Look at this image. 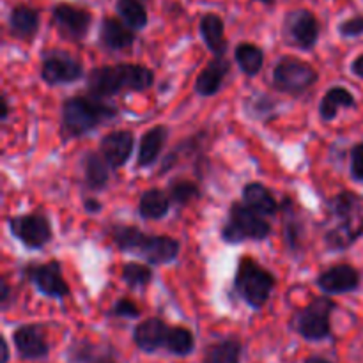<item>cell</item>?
Here are the masks:
<instances>
[{
    "mask_svg": "<svg viewBox=\"0 0 363 363\" xmlns=\"http://www.w3.org/2000/svg\"><path fill=\"white\" fill-rule=\"evenodd\" d=\"M110 169L112 167L106 163L103 155L98 152H87L84 156V179L85 186L91 191H99L106 188L110 181Z\"/></svg>",
    "mask_w": 363,
    "mask_h": 363,
    "instance_id": "obj_24",
    "label": "cell"
},
{
    "mask_svg": "<svg viewBox=\"0 0 363 363\" xmlns=\"http://www.w3.org/2000/svg\"><path fill=\"white\" fill-rule=\"evenodd\" d=\"M11 106H9V99H7L6 94H2V123H6L7 117H9Z\"/></svg>",
    "mask_w": 363,
    "mask_h": 363,
    "instance_id": "obj_41",
    "label": "cell"
},
{
    "mask_svg": "<svg viewBox=\"0 0 363 363\" xmlns=\"http://www.w3.org/2000/svg\"><path fill=\"white\" fill-rule=\"evenodd\" d=\"M52 20L59 34L66 41H82L89 34L92 23L91 11L73 4L60 2L53 6Z\"/></svg>",
    "mask_w": 363,
    "mask_h": 363,
    "instance_id": "obj_10",
    "label": "cell"
},
{
    "mask_svg": "<svg viewBox=\"0 0 363 363\" xmlns=\"http://www.w3.org/2000/svg\"><path fill=\"white\" fill-rule=\"evenodd\" d=\"M133 145L135 137L131 131L117 130L110 131L103 137L101 144H99V151H101L103 158L106 160V163L112 169H121L130 160L131 152H133Z\"/></svg>",
    "mask_w": 363,
    "mask_h": 363,
    "instance_id": "obj_15",
    "label": "cell"
},
{
    "mask_svg": "<svg viewBox=\"0 0 363 363\" xmlns=\"http://www.w3.org/2000/svg\"><path fill=\"white\" fill-rule=\"evenodd\" d=\"M257 2L264 4V6H273V4H275L277 0H257Z\"/></svg>",
    "mask_w": 363,
    "mask_h": 363,
    "instance_id": "obj_45",
    "label": "cell"
},
{
    "mask_svg": "<svg viewBox=\"0 0 363 363\" xmlns=\"http://www.w3.org/2000/svg\"><path fill=\"white\" fill-rule=\"evenodd\" d=\"M243 346L238 339H223L211 344L204 353V363H241Z\"/></svg>",
    "mask_w": 363,
    "mask_h": 363,
    "instance_id": "obj_27",
    "label": "cell"
},
{
    "mask_svg": "<svg viewBox=\"0 0 363 363\" xmlns=\"http://www.w3.org/2000/svg\"><path fill=\"white\" fill-rule=\"evenodd\" d=\"M234 59H236L238 66L243 71L247 77H255V74L261 73L262 64H264V53L259 48L257 45H252V43H241L236 46V52H234Z\"/></svg>",
    "mask_w": 363,
    "mask_h": 363,
    "instance_id": "obj_28",
    "label": "cell"
},
{
    "mask_svg": "<svg viewBox=\"0 0 363 363\" xmlns=\"http://www.w3.org/2000/svg\"><path fill=\"white\" fill-rule=\"evenodd\" d=\"M99 41L110 52H119V50H126L133 45L135 30L131 27H128L123 20L106 16L101 21Z\"/></svg>",
    "mask_w": 363,
    "mask_h": 363,
    "instance_id": "obj_19",
    "label": "cell"
},
{
    "mask_svg": "<svg viewBox=\"0 0 363 363\" xmlns=\"http://www.w3.org/2000/svg\"><path fill=\"white\" fill-rule=\"evenodd\" d=\"M230 71V62L225 57H215L204 69L199 73L197 80H195V92L199 96H215L216 92L222 89L223 80L229 74Z\"/></svg>",
    "mask_w": 363,
    "mask_h": 363,
    "instance_id": "obj_18",
    "label": "cell"
},
{
    "mask_svg": "<svg viewBox=\"0 0 363 363\" xmlns=\"http://www.w3.org/2000/svg\"><path fill=\"white\" fill-rule=\"evenodd\" d=\"M275 275L262 268L259 262L245 257L238 266L234 289L241 300L252 308H261L268 303L273 289H275Z\"/></svg>",
    "mask_w": 363,
    "mask_h": 363,
    "instance_id": "obj_4",
    "label": "cell"
},
{
    "mask_svg": "<svg viewBox=\"0 0 363 363\" xmlns=\"http://www.w3.org/2000/svg\"><path fill=\"white\" fill-rule=\"evenodd\" d=\"M155 73L142 64H116L94 67L87 73V91L94 98L105 99L123 91L142 92L152 87Z\"/></svg>",
    "mask_w": 363,
    "mask_h": 363,
    "instance_id": "obj_2",
    "label": "cell"
},
{
    "mask_svg": "<svg viewBox=\"0 0 363 363\" xmlns=\"http://www.w3.org/2000/svg\"><path fill=\"white\" fill-rule=\"evenodd\" d=\"M170 199L165 191L158 188L145 190L138 201V215L144 220H160L169 215Z\"/></svg>",
    "mask_w": 363,
    "mask_h": 363,
    "instance_id": "obj_25",
    "label": "cell"
},
{
    "mask_svg": "<svg viewBox=\"0 0 363 363\" xmlns=\"http://www.w3.org/2000/svg\"><path fill=\"white\" fill-rule=\"evenodd\" d=\"M351 176L358 183H363V142L351 149Z\"/></svg>",
    "mask_w": 363,
    "mask_h": 363,
    "instance_id": "obj_36",
    "label": "cell"
},
{
    "mask_svg": "<svg viewBox=\"0 0 363 363\" xmlns=\"http://www.w3.org/2000/svg\"><path fill=\"white\" fill-rule=\"evenodd\" d=\"M339 32L342 38H358L363 34V16H353L339 25Z\"/></svg>",
    "mask_w": 363,
    "mask_h": 363,
    "instance_id": "obj_37",
    "label": "cell"
},
{
    "mask_svg": "<svg viewBox=\"0 0 363 363\" xmlns=\"http://www.w3.org/2000/svg\"><path fill=\"white\" fill-rule=\"evenodd\" d=\"M92 363H117L116 360H113L112 357H108V354H101L99 353V357H96V360Z\"/></svg>",
    "mask_w": 363,
    "mask_h": 363,
    "instance_id": "obj_42",
    "label": "cell"
},
{
    "mask_svg": "<svg viewBox=\"0 0 363 363\" xmlns=\"http://www.w3.org/2000/svg\"><path fill=\"white\" fill-rule=\"evenodd\" d=\"M358 286H360V273L350 264H335L318 277V287L326 296L353 293Z\"/></svg>",
    "mask_w": 363,
    "mask_h": 363,
    "instance_id": "obj_14",
    "label": "cell"
},
{
    "mask_svg": "<svg viewBox=\"0 0 363 363\" xmlns=\"http://www.w3.org/2000/svg\"><path fill=\"white\" fill-rule=\"evenodd\" d=\"M167 138H169V128L163 126V124L145 131V133L142 135L140 145H138L137 167L147 169L152 163H156V160L160 158V152L165 147Z\"/></svg>",
    "mask_w": 363,
    "mask_h": 363,
    "instance_id": "obj_22",
    "label": "cell"
},
{
    "mask_svg": "<svg viewBox=\"0 0 363 363\" xmlns=\"http://www.w3.org/2000/svg\"><path fill=\"white\" fill-rule=\"evenodd\" d=\"M25 279L34 284L35 289L50 298L69 296L71 289L62 277V266L59 261L43 262V264H28L23 269Z\"/></svg>",
    "mask_w": 363,
    "mask_h": 363,
    "instance_id": "obj_11",
    "label": "cell"
},
{
    "mask_svg": "<svg viewBox=\"0 0 363 363\" xmlns=\"http://www.w3.org/2000/svg\"><path fill=\"white\" fill-rule=\"evenodd\" d=\"M84 208H85V211H87V213H99V211H101L103 204L98 201V199L87 197L84 201Z\"/></svg>",
    "mask_w": 363,
    "mask_h": 363,
    "instance_id": "obj_39",
    "label": "cell"
},
{
    "mask_svg": "<svg viewBox=\"0 0 363 363\" xmlns=\"http://www.w3.org/2000/svg\"><path fill=\"white\" fill-rule=\"evenodd\" d=\"M335 308L337 305L328 296H319L293 315L291 326L305 340L321 342L332 335V314Z\"/></svg>",
    "mask_w": 363,
    "mask_h": 363,
    "instance_id": "obj_6",
    "label": "cell"
},
{
    "mask_svg": "<svg viewBox=\"0 0 363 363\" xmlns=\"http://www.w3.org/2000/svg\"><path fill=\"white\" fill-rule=\"evenodd\" d=\"M121 279L131 289H142L151 284L152 269L140 262H126L121 269Z\"/></svg>",
    "mask_w": 363,
    "mask_h": 363,
    "instance_id": "obj_32",
    "label": "cell"
},
{
    "mask_svg": "<svg viewBox=\"0 0 363 363\" xmlns=\"http://www.w3.org/2000/svg\"><path fill=\"white\" fill-rule=\"evenodd\" d=\"M116 9L121 20L133 30H142L147 25L149 16L144 0H117Z\"/></svg>",
    "mask_w": 363,
    "mask_h": 363,
    "instance_id": "obj_29",
    "label": "cell"
},
{
    "mask_svg": "<svg viewBox=\"0 0 363 363\" xmlns=\"http://www.w3.org/2000/svg\"><path fill=\"white\" fill-rule=\"evenodd\" d=\"M325 243L330 250H344L363 234V197L340 191L326 201Z\"/></svg>",
    "mask_w": 363,
    "mask_h": 363,
    "instance_id": "obj_1",
    "label": "cell"
},
{
    "mask_svg": "<svg viewBox=\"0 0 363 363\" xmlns=\"http://www.w3.org/2000/svg\"><path fill=\"white\" fill-rule=\"evenodd\" d=\"M145 236H147V234H145L144 230L138 229V227H131V225L112 227L113 245L123 252H135V254H138Z\"/></svg>",
    "mask_w": 363,
    "mask_h": 363,
    "instance_id": "obj_30",
    "label": "cell"
},
{
    "mask_svg": "<svg viewBox=\"0 0 363 363\" xmlns=\"http://www.w3.org/2000/svg\"><path fill=\"white\" fill-rule=\"evenodd\" d=\"M13 342L23 360H45L50 353V344L41 325H23L16 328Z\"/></svg>",
    "mask_w": 363,
    "mask_h": 363,
    "instance_id": "obj_13",
    "label": "cell"
},
{
    "mask_svg": "<svg viewBox=\"0 0 363 363\" xmlns=\"http://www.w3.org/2000/svg\"><path fill=\"white\" fill-rule=\"evenodd\" d=\"M144 2H147V0H144Z\"/></svg>",
    "mask_w": 363,
    "mask_h": 363,
    "instance_id": "obj_46",
    "label": "cell"
},
{
    "mask_svg": "<svg viewBox=\"0 0 363 363\" xmlns=\"http://www.w3.org/2000/svg\"><path fill=\"white\" fill-rule=\"evenodd\" d=\"M0 284H2V289H0V305H2V308L6 311L11 300V286L9 282H7V279H2Z\"/></svg>",
    "mask_w": 363,
    "mask_h": 363,
    "instance_id": "obj_38",
    "label": "cell"
},
{
    "mask_svg": "<svg viewBox=\"0 0 363 363\" xmlns=\"http://www.w3.org/2000/svg\"><path fill=\"white\" fill-rule=\"evenodd\" d=\"M181 243L176 240V238L170 236H152V234H147L142 243L138 254L144 255L145 261L149 264H169L174 259L179 255Z\"/></svg>",
    "mask_w": 363,
    "mask_h": 363,
    "instance_id": "obj_17",
    "label": "cell"
},
{
    "mask_svg": "<svg viewBox=\"0 0 363 363\" xmlns=\"http://www.w3.org/2000/svg\"><path fill=\"white\" fill-rule=\"evenodd\" d=\"M351 71H353L358 78H363V53L354 59L353 66H351Z\"/></svg>",
    "mask_w": 363,
    "mask_h": 363,
    "instance_id": "obj_40",
    "label": "cell"
},
{
    "mask_svg": "<svg viewBox=\"0 0 363 363\" xmlns=\"http://www.w3.org/2000/svg\"><path fill=\"white\" fill-rule=\"evenodd\" d=\"M84 77V66L67 52H48L43 57L41 78L48 85L73 84Z\"/></svg>",
    "mask_w": 363,
    "mask_h": 363,
    "instance_id": "obj_12",
    "label": "cell"
},
{
    "mask_svg": "<svg viewBox=\"0 0 363 363\" xmlns=\"http://www.w3.org/2000/svg\"><path fill=\"white\" fill-rule=\"evenodd\" d=\"M2 351H4V357H2V363L9 362V346H7V340L2 339Z\"/></svg>",
    "mask_w": 363,
    "mask_h": 363,
    "instance_id": "obj_43",
    "label": "cell"
},
{
    "mask_svg": "<svg viewBox=\"0 0 363 363\" xmlns=\"http://www.w3.org/2000/svg\"><path fill=\"white\" fill-rule=\"evenodd\" d=\"M272 234V225L264 216L247 204L234 202L229 211V222L222 229V240L225 243L236 245L243 241H264Z\"/></svg>",
    "mask_w": 363,
    "mask_h": 363,
    "instance_id": "obj_5",
    "label": "cell"
},
{
    "mask_svg": "<svg viewBox=\"0 0 363 363\" xmlns=\"http://www.w3.org/2000/svg\"><path fill=\"white\" fill-rule=\"evenodd\" d=\"M303 363H332V362L326 360V358H321V357H311V358H307Z\"/></svg>",
    "mask_w": 363,
    "mask_h": 363,
    "instance_id": "obj_44",
    "label": "cell"
},
{
    "mask_svg": "<svg viewBox=\"0 0 363 363\" xmlns=\"http://www.w3.org/2000/svg\"><path fill=\"white\" fill-rule=\"evenodd\" d=\"M353 106H357V101L346 87H332L323 96L319 113H321V119L328 123L335 119L340 108H353Z\"/></svg>",
    "mask_w": 363,
    "mask_h": 363,
    "instance_id": "obj_26",
    "label": "cell"
},
{
    "mask_svg": "<svg viewBox=\"0 0 363 363\" xmlns=\"http://www.w3.org/2000/svg\"><path fill=\"white\" fill-rule=\"evenodd\" d=\"M110 315L113 318H126V319H137L140 318V308L137 307L135 301H131L130 298H121L113 303Z\"/></svg>",
    "mask_w": 363,
    "mask_h": 363,
    "instance_id": "obj_35",
    "label": "cell"
},
{
    "mask_svg": "<svg viewBox=\"0 0 363 363\" xmlns=\"http://www.w3.org/2000/svg\"><path fill=\"white\" fill-rule=\"evenodd\" d=\"M243 201L245 204L250 206L254 211H257L262 216H273L279 213L280 206L277 202L275 195L269 191L262 183H248L243 188Z\"/></svg>",
    "mask_w": 363,
    "mask_h": 363,
    "instance_id": "obj_23",
    "label": "cell"
},
{
    "mask_svg": "<svg viewBox=\"0 0 363 363\" xmlns=\"http://www.w3.org/2000/svg\"><path fill=\"white\" fill-rule=\"evenodd\" d=\"M284 238H286V245L289 250H300L301 240H303V225L300 220L287 218Z\"/></svg>",
    "mask_w": 363,
    "mask_h": 363,
    "instance_id": "obj_34",
    "label": "cell"
},
{
    "mask_svg": "<svg viewBox=\"0 0 363 363\" xmlns=\"http://www.w3.org/2000/svg\"><path fill=\"white\" fill-rule=\"evenodd\" d=\"M199 30H201L202 39H204L206 46H208L213 55H225L227 48H229V41L225 39V23H223V20L218 14H204L201 18V23H199Z\"/></svg>",
    "mask_w": 363,
    "mask_h": 363,
    "instance_id": "obj_21",
    "label": "cell"
},
{
    "mask_svg": "<svg viewBox=\"0 0 363 363\" xmlns=\"http://www.w3.org/2000/svg\"><path fill=\"white\" fill-rule=\"evenodd\" d=\"M319 21L308 9H294L284 20V38L291 46L300 50H312L319 39Z\"/></svg>",
    "mask_w": 363,
    "mask_h": 363,
    "instance_id": "obj_8",
    "label": "cell"
},
{
    "mask_svg": "<svg viewBox=\"0 0 363 363\" xmlns=\"http://www.w3.org/2000/svg\"><path fill=\"white\" fill-rule=\"evenodd\" d=\"M7 223H9L11 234L32 250L46 247L52 241L53 230L50 220L41 213L13 216Z\"/></svg>",
    "mask_w": 363,
    "mask_h": 363,
    "instance_id": "obj_9",
    "label": "cell"
},
{
    "mask_svg": "<svg viewBox=\"0 0 363 363\" xmlns=\"http://www.w3.org/2000/svg\"><path fill=\"white\" fill-rule=\"evenodd\" d=\"M201 190H199V184L194 181L188 179H174L169 184V199L172 204L179 206H188L190 202H194L195 199H199Z\"/></svg>",
    "mask_w": 363,
    "mask_h": 363,
    "instance_id": "obj_33",
    "label": "cell"
},
{
    "mask_svg": "<svg viewBox=\"0 0 363 363\" xmlns=\"http://www.w3.org/2000/svg\"><path fill=\"white\" fill-rule=\"evenodd\" d=\"M319 74L312 64L298 57H282L273 67V87L286 94L300 96L314 87Z\"/></svg>",
    "mask_w": 363,
    "mask_h": 363,
    "instance_id": "obj_7",
    "label": "cell"
},
{
    "mask_svg": "<svg viewBox=\"0 0 363 363\" xmlns=\"http://www.w3.org/2000/svg\"><path fill=\"white\" fill-rule=\"evenodd\" d=\"M117 116V108L94 96H74L62 103V133L78 138Z\"/></svg>",
    "mask_w": 363,
    "mask_h": 363,
    "instance_id": "obj_3",
    "label": "cell"
},
{
    "mask_svg": "<svg viewBox=\"0 0 363 363\" xmlns=\"http://www.w3.org/2000/svg\"><path fill=\"white\" fill-rule=\"evenodd\" d=\"M9 30L20 41H32L39 30V11L30 6H14L9 13Z\"/></svg>",
    "mask_w": 363,
    "mask_h": 363,
    "instance_id": "obj_20",
    "label": "cell"
},
{
    "mask_svg": "<svg viewBox=\"0 0 363 363\" xmlns=\"http://www.w3.org/2000/svg\"><path fill=\"white\" fill-rule=\"evenodd\" d=\"M169 326L163 319L149 318L138 323L133 330V342L144 353H156L158 350L165 347L167 337H169Z\"/></svg>",
    "mask_w": 363,
    "mask_h": 363,
    "instance_id": "obj_16",
    "label": "cell"
},
{
    "mask_svg": "<svg viewBox=\"0 0 363 363\" xmlns=\"http://www.w3.org/2000/svg\"><path fill=\"white\" fill-rule=\"evenodd\" d=\"M165 350L174 357H188L194 353L195 350V337L184 326H172L169 330V337H167Z\"/></svg>",
    "mask_w": 363,
    "mask_h": 363,
    "instance_id": "obj_31",
    "label": "cell"
}]
</instances>
